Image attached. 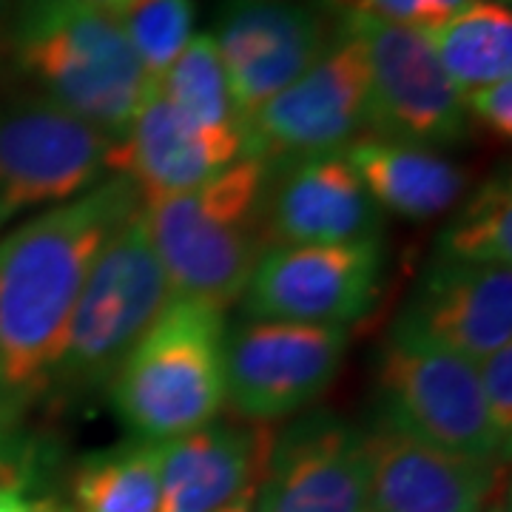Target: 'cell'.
<instances>
[{"label": "cell", "mask_w": 512, "mask_h": 512, "mask_svg": "<svg viewBox=\"0 0 512 512\" xmlns=\"http://www.w3.org/2000/svg\"><path fill=\"white\" fill-rule=\"evenodd\" d=\"M157 92L183 114L191 126L202 131H231L242 128L228 77L222 69L220 52L211 35H194L183 55L160 77Z\"/></svg>", "instance_id": "cell-23"}, {"label": "cell", "mask_w": 512, "mask_h": 512, "mask_svg": "<svg viewBox=\"0 0 512 512\" xmlns=\"http://www.w3.org/2000/svg\"><path fill=\"white\" fill-rule=\"evenodd\" d=\"M222 311L171 299L131 348L109 390L140 441L163 444L217 421L225 404Z\"/></svg>", "instance_id": "cell-4"}, {"label": "cell", "mask_w": 512, "mask_h": 512, "mask_svg": "<svg viewBox=\"0 0 512 512\" xmlns=\"http://www.w3.org/2000/svg\"><path fill=\"white\" fill-rule=\"evenodd\" d=\"M114 20L146 77L157 86L194 37L197 6L194 0H131Z\"/></svg>", "instance_id": "cell-24"}, {"label": "cell", "mask_w": 512, "mask_h": 512, "mask_svg": "<svg viewBox=\"0 0 512 512\" xmlns=\"http://www.w3.org/2000/svg\"><path fill=\"white\" fill-rule=\"evenodd\" d=\"M396 322L481 362L512 342V271L436 256Z\"/></svg>", "instance_id": "cell-17"}, {"label": "cell", "mask_w": 512, "mask_h": 512, "mask_svg": "<svg viewBox=\"0 0 512 512\" xmlns=\"http://www.w3.org/2000/svg\"><path fill=\"white\" fill-rule=\"evenodd\" d=\"M57 512H69V510H66V507H60V510H57Z\"/></svg>", "instance_id": "cell-33"}, {"label": "cell", "mask_w": 512, "mask_h": 512, "mask_svg": "<svg viewBox=\"0 0 512 512\" xmlns=\"http://www.w3.org/2000/svg\"><path fill=\"white\" fill-rule=\"evenodd\" d=\"M382 222L384 211L350 165L345 148L268 163L262 197L265 248L382 237Z\"/></svg>", "instance_id": "cell-14"}, {"label": "cell", "mask_w": 512, "mask_h": 512, "mask_svg": "<svg viewBox=\"0 0 512 512\" xmlns=\"http://www.w3.org/2000/svg\"><path fill=\"white\" fill-rule=\"evenodd\" d=\"M345 154L376 205L404 220H436L453 211L467 191V174L430 148L367 134Z\"/></svg>", "instance_id": "cell-19"}, {"label": "cell", "mask_w": 512, "mask_h": 512, "mask_svg": "<svg viewBox=\"0 0 512 512\" xmlns=\"http://www.w3.org/2000/svg\"><path fill=\"white\" fill-rule=\"evenodd\" d=\"M239 157H245L242 128L191 126L154 86L126 131L111 140L109 171L131 180L148 202L208 183Z\"/></svg>", "instance_id": "cell-16"}, {"label": "cell", "mask_w": 512, "mask_h": 512, "mask_svg": "<svg viewBox=\"0 0 512 512\" xmlns=\"http://www.w3.org/2000/svg\"><path fill=\"white\" fill-rule=\"evenodd\" d=\"M439 259L470 265L512 262V183L507 171H498L461 202L439 237Z\"/></svg>", "instance_id": "cell-22"}, {"label": "cell", "mask_w": 512, "mask_h": 512, "mask_svg": "<svg viewBox=\"0 0 512 512\" xmlns=\"http://www.w3.org/2000/svg\"><path fill=\"white\" fill-rule=\"evenodd\" d=\"M254 512H370L365 430L328 410L302 413L271 441Z\"/></svg>", "instance_id": "cell-13"}, {"label": "cell", "mask_w": 512, "mask_h": 512, "mask_svg": "<svg viewBox=\"0 0 512 512\" xmlns=\"http://www.w3.org/2000/svg\"><path fill=\"white\" fill-rule=\"evenodd\" d=\"M481 390H484V404L493 421L495 433L510 453L512 447V345L495 350L476 362Z\"/></svg>", "instance_id": "cell-26"}, {"label": "cell", "mask_w": 512, "mask_h": 512, "mask_svg": "<svg viewBox=\"0 0 512 512\" xmlns=\"http://www.w3.org/2000/svg\"><path fill=\"white\" fill-rule=\"evenodd\" d=\"M111 137L46 97L0 106V225L26 208H52L100 183Z\"/></svg>", "instance_id": "cell-9"}, {"label": "cell", "mask_w": 512, "mask_h": 512, "mask_svg": "<svg viewBox=\"0 0 512 512\" xmlns=\"http://www.w3.org/2000/svg\"><path fill=\"white\" fill-rule=\"evenodd\" d=\"M268 163L239 157L214 180L143 202V220L171 299L222 311L242 299L259 256Z\"/></svg>", "instance_id": "cell-2"}, {"label": "cell", "mask_w": 512, "mask_h": 512, "mask_svg": "<svg viewBox=\"0 0 512 512\" xmlns=\"http://www.w3.org/2000/svg\"><path fill=\"white\" fill-rule=\"evenodd\" d=\"M367 100L365 52L342 29L311 72L242 120L245 154L279 163L342 151L367 128Z\"/></svg>", "instance_id": "cell-11"}, {"label": "cell", "mask_w": 512, "mask_h": 512, "mask_svg": "<svg viewBox=\"0 0 512 512\" xmlns=\"http://www.w3.org/2000/svg\"><path fill=\"white\" fill-rule=\"evenodd\" d=\"M43 470V450L20 430V421L0 419V493H29Z\"/></svg>", "instance_id": "cell-25"}, {"label": "cell", "mask_w": 512, "mask_h": 512, "mask_svg": "<svg viewBox=\"0 0 512 512\" xmlns=\"http://www.w3.org/2000/svg\"><path fill=\"white\" fill-rule=\"evenodd\" d=\"M140 200L114 174L0 237V419L20 421L46 396L94 259Z\"/></svg>", "instance_id": "cell-1"}, {"label": "cell", "mask_w": 512, "mask_h": 512, "mask_svg": "<svg viewBox=\"0 0 512 512\" xmlns=\"http://www.w3.org/2000/svg\"><path fill=\"white\" fill-rule=\"evenodd\" d=\"M498 3H507V0H498Z\"/></svg>", "instance_id": "cell-34"}, {"label": "cell", "mask_w": 512, "mask_h": 512, "mask_svg": "<svg viewBox=\"0 0 512 512\" xmlns=\"http://www.w3.org/2000/svg\"><path fill=\"white\" fill-rule=\"evenodd\" d=\"M92 6H97V9H103V12H109V15H117L120 9H126L131 0H89Z\"/></svg>", "instance_id": "cell-31"}, {"label": "cell", "mask_w": 512, "mask_h": 512, "mask_svg": "<svg viewBox=\"0 0 512 512\" xmlns=\"http://www.w3.org/2000/svg\"><path fill=\"white\" fill-rule=\"evenodd\" d=\"M382 274V237L276 245L259 256L242 308L251 319L348 328L373 308Z\"/></svg>", "instance_id": "cell-8"}, {"label": "cell", "mask_w": 512, "mask_h": 512, "mask_svg": "<svg viewBox=\"0 0 512 512\" xmlns=\"http://www.w3.org/2000/svg\"><path fill=\"white\" fill-rule=\"evenodd\" d=\"M348 328L248 319L225 333V402L242 419H288L339 376Z\"/></svg>", "instance_id": "cell-10"}, {"label": "cell", "mask_w": 512, "mask_h": 512, "mask_svg": "<svg viewBox=\"0 0 512 512\" xmlns=\"http://www.w3.org/2000/svg\"><path fill=\"white\" fill-rule=\"evenodd\" d=\"M484 512H510V495H495L493 501L484 507Z\"/></svg>", "instance_id": "cell-32"}, {"label": "cell", "mask_w": 512, "mask_h": 512, "mask_svg": "<svg viewBox=\"0 0 512 512\" xmlns=\"http://www.w3.org/2000/svg\"><path fill=\"white\" fill-rule=\"evenodd\" d=\"M473 0H356L353 9L370 12L376 18L390 20L396 26H407L416 32H427L444 20L467 9Z\"/></svg>", "instance_id": "cell-27"}, {"label": "cell", "mask_w": 512, "mask_h": 512, "mask_svg": "<svg viewBox=\"0 0 512 512\" xmlns=\"http://www.w3.org/2000/svg\"><path fill=\"white\" fill-rule=\"evenodd\" d=\"M256 493V490H254ZM254 493H248V495H242V498H237L234 504H228L225 510L220 512H254Z\"/></svg>", "instance_id": "cell-30"}, {"label": "cell", "mask_w": 512, "mask_h": 512, "mask_svg": "<svg viewBox=\"0 0 512 512\" xmlns=\"http://www.w3.org/2000/svg\"><path fill=\"white\" fill-rule=\"evenodd\" d=\"M271 436L211 421L160 444V512H220L254 493Z\"/></svg>", "instance_id": "cell-18"}, {"label": "cell", "mask_w": 512, "mask_h": 512, "mask_svg": "<svg viewBox=\"0 0 512 512\" xmlns=\"http://www.w3.org/2000/svg\"><path fill=\"white\" fill-rule=\"evenodd\" d=\"M370 512H484L501 464L458 456L379 421L365 430Z\"/></svg>", "instance_id": "cell-15"}, {"label": "cell", "mask_w": 512, "mask_h": 512, "mask_svg": "<svg viewBox=\"0 0 512 512\" xmlns=\"http://www.w3.org/2000/svg\"><path fill=\"white\" fill-rule=\"evenodd\" d=\"M52 498H29V493H0V512H57Z\"/></svg>", "instance_id": "cell-29"}, {"label": "cell", "mask_w": 512, "mask_h": 512, "mask_svg": "<svg viewBox=\"0 0 512 512\" xmlns=\"http://www.w3.org/2000/svg\"><path fill=\"white\" fill-rule=\"evenodd\" d=\"M467 123H476L484 134L507 143L512 137V80H498L464 94Z\"/></svg>", "instance_id": "cell-28"}, {"label": "cell", "mask_w": 512, "mask_h": 512, "mask_svg": "<svg viewBox=\"0 0 512 512\" xmlns=\"http://www.w3.org/2000/svg\"><path fill=\"white\" fill-rule=\"evenodd\" d=\"M384 424L458 456L507 461L495 433L476 362L396 322L376 359Z\"/></svg>", "instance_id": "cell-6"}, {"label": "cell", "mask_w": 512, "mask_h": 512, "mask_svg": "<svg viewBox=\"0 0 512 512\" xmlns=\"http://www.w3.org/2000/svg\"><path fill=\"white\" fill-rule=\"evenodd\" d=\"M12 55L40 97L111 140L126 131L154 89L120 23L89 0H20Z\"/></svg>", "instance_id": "cell-3"}, {"label": "cell", "mask_w": 512, "mask_h": 512, "mask_svg": "<svg viewBox=\"0 0 512 512\" xmlns=\"http://www.w3.org/2000/svg\"><path fill=\"white\" fill-rule=\"evenodd\" d=\"M171 302L143 208L100 248L74 305L46 396L63 404L109 390L114 373Z\"/></svg>", "instance_id": "cell-5"}, {"label": "cell", "mask_w": 512, "mask_h": 512, "mask_svg": "<svg viewBox=\"0 0 512 512\" xmlns=\"http://www.w3.org/2000/svg\"><path fill=\"white\" fill-rule=\"evenodd\" d=\"M69 512H160V444L134 439L83 458Z\"/></svg>", "instance_id": "cell-21"}, {"label": "cell", "mask_w": 512, "mask_h": 512, "mask_svg": "<svg viewBox=\"0 0 512 512\" xmlns=\"http://www.w3.org/2000/svg\"><path fill=\"white\" fill-rule=\"evenodd\" d=\"M211 37L239 120L311 72L336 40L325 15L302 0H225Z\"/></svg>", "instance_id": "cell-12"}, {"label": "cell", "mask_w": 512, "mask_h": 512, "mask_svg": "<svg viewBox=\"0 0 512 512\" xmlns=\"http://www.w3.org/2000/svg\"><path fill=\"white\" fill-rule=\"evenodd\" d=\"M458 94L476 92L512 74V15L507 3L473 0L467 9L421 32Z\"/></svg>", "instance_id": "cell-20"}, {"label": "cell", "mask_w": 512, "mask_h": 512, "mask_svg": "<svg viewBox=\"0 0 512 512\" xmlns=\"http://www.w3.org/2000/svg\"><path fill=\"white\" fill-rule=\"evenodd\" d=\"M342 29L365 52L370 77L367 128H373V137L430 151L458 146L467 137L464 97L421 32L362 9H348Z\"/></svg>", "instance_id": "cell-7"}]
</instances>
